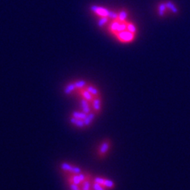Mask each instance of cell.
<instances>
[{
	"label": "cell",
	"instance_id": "1",
	"mask_svg": "<svg viewBox=\"0 0 190 190\" xmlns=\"http://www.w3.org/2000/svg\"><path fill=\"white\" fill-rule=\"evenodd\" d=\"M126 30L127 21H120L119 20H112V22L109 26V30L110 31V33H112L114 35Z\"/></svg>",
	"mask_w": 190,
	"mask_h": 190
},
{
	"label": "cell",
	"instance_id": "2",
	"mask_svg": "<svg viewBox=\"0 0 190 190\" xmlns=\"http://www.w3.org/2000/svg\"><path fill=\"white\" fill-rule=\"evenodd\" d=\"M117 39L120 42L123 44H128V43H132L135 38V33H131L128 30H124L122 32L118 33L115 35Z\"/></svg>",
	"mask_w": 190,
	"mask_h": 190
},
{
	"label": "cell",
	"instance_id": "3",
	"mask_svg": "<svg viewBox=\"0 0 190 190\" xmlns=\"http://www.w3.org/2000/svg\"><path fill=\"white\" fill-rule=\"evenodd\" d=\"M67 183L69 184H74V185H79L82 182H83L84 180L86 179V177L84 174H82L81 173H67Z\"/></svg>",
	"mask_w": 190,
	"mask_h": 190
},
{
	"label": "cell",
	"instance_id": "4",
	"mask_svg": "<svg viewBox=\"0 0 190 190\" xmlns=\"http://www.w3.org/2000/svg\"><path fill=\"white\" fill-rule=\"evenodd\" d=\"M60 169L65 173H81V170L79 167H75L73 165H70L67 162H62L60 164Z\"/></svg>",
	"mask_w": 190,
	"mask_h": 190
},
{
	"label": "cell",
	"instance_id": "5",
	"mask_svg": "<svg viewBox=\"0 0 190 190\" xmlns=\"http://www.w3.org/2000/svg\"><path fill=\"white\" fill-rule=\"evenodd\" d=\"M91 10L94 14L98 15L99 17H109V11H110L105 7H98V6H93L91 7Z\"/></svg>",
	"mask_w": 190,
	"mask_h": 190
},
{
	"label": "cell",
	"instance_id": "6",
	"mask_svg": "<svg viewBox=\"0 0 190 190\" xmlns=\"http://www.w3.org/2000/svg\"><path fill=\"white\" fill-rule=\"evenodd\" d=\"M94 182H98V184H100L101 185H102L105 188H113L114 187V183L112 182L111 180L105 179V178H102V177H96L95 180H94Z\"/></svg>",
	"mask_w": 190,
	"mask_h": 190
},
{
	"label": "cell",
	"instance_id": "7",
	"mask_svg": "<svg viewBox=\"0 0 190 190\" xmlns=\"http://www.w3.org/2000/svg\"><path fill=\"white\" fill-rule=\"evenodd\" d=\"M77 91L79 94V95H81V96L83 97V98L88 101L89 102H92L93 100L94 99V97L86 89V87L82 88V89H79V90H77Z\"/></svg>",
	"mask_w": 190,
	"mask_h": 190
},
{
	"label": "cell",
	"instance_id": "8",
	"mask_svg": "<svg viewBox=\"0 0 190 190\" xmlns=\"http://www.w3.org/2000/svg\"><path fill=\"white\" fill-rule=\"evenodd\" d=\"M109 148H110V141L109 139L103 141L101 144L100 148H99V154L101 156L105 155L107 152H108V151H109Z\"/></svg>",
	"mask_w": 190,
	"mask_h": 190
},
{
	"label": "cell",
	"instance_id": "9",
	"mask_svg": "<svg viewBox=\"0 0 190 190\" xmlns=\"http://www.w3.org/2000/svg\"><path fill=\"white\" fill-rule=\"evenodd\" d=\"M80 105H81V108L83 109V112H84L85 113L88 114L89 113L91 112V109L90 108V104H89V101L85 99H82L81 101H80Z\"/></svg>",
	"mask_w": 190,
	"mask_h": 190
},
{
	"label": "cell",
	"instance_id": "10",
	"mask_svg": "<svg viewBox=\"0 0 190 190\" xmlns=\"http://www.w3.org/2000/svg\"><path fill=\"white\" fill-rule=\"evenodd\" d=\"M92 103H93V108H94V110L95 111V113H98L101 110L100 97L94 98V99L93 100Z\"/></svg>",
	"mask_w": 190,
	"mask_h": 190
},
{
	"label": "cell",
	"instance_id": "11",
	"mask_svg": "<svg viewBox=\"0 0 190 190\" xmlns=\"http://www.w3.org/2000/svg\"><path fill=\"white\" fill-rule=\"evenodd\" d=\"M86 89L90 92V94H91L94 98L99 97V95H100L98 90L93 85H86Z\"/></svg>",
	"mask_w": 190,
	"mask_h": 190
},
{
	"label": "cell",
	"instance_id": "12",
	"mask_svg": "<svg viewBox=\"0 0 190 190\" xmlns=\"http://www.w3.org/2000/svg\"><path fill=\"white\" fill-rule=\"evenodd\" d=\"M70 122H71V124L75 125L76 127H79V128H83L86 126L84 120L77 119V118L73 117H71V118H70Z\"/></svg>",
	"mask_w": 190,
	"mask_h": 190
},
{
	"label": "cell",
	"instance_id": "13",
	"mask_svg": "<svg viewBox=\"0 0 190 190\" xmlns=\"http://www.w3.org/2000/svg\"><path fill=\"white\" fill-rule=\"evenodd\" d=\"M94 117H95V114H94V113L90 112V113H88L87 115H86V117L85 119H84V123H85L86 126L90 125V124L92 123V121L94 120Z\"/></svg>",
	"mask_w": 190,
	"mask_h": 190
},
{
	"label": "cell",
	"instance_id": "14",
	"mask_svg": "<svg viewBox=\"0 0 190 190\" xmlns=\"http://www.w3.org/2000/svg\"><path fill=\"white\" fill-rule=\"evenodd\" d=\"M75 90H77L76 89V86L75 85V83H69L66 86V87L64 89V92L66 94H71L73 91Z\"/></svg>",
	"mask_w": 190,
	"mask_h": 190
},
{
	"label": "cell",
	"instance_id": "15",
	"mask_svg": "<svg viewBox=\"0 0 190 190\" xmlns=\"http://www.w3.org/2000/svg\"><path fill=\"white\" fill-rule=\"evenodd\" d=\"M128 11L125 10H122L118 13V18L117 20L120 21H126L127 18H128Z\"/></svg>",
	"mask_w": 190,
	"mask_h": 190
},
{
	"label": "cell",
	"instance_id": "16",
	"mask_svg": "<svg viewBox=\"0 0 190 190\" xmlns=\"http://www.w3.org/2000/svg\"><path fill=\"white\" fill-rule=\"evenodd\" d=\"M167 7L166 5V2H161L160 4L158 5V15L162 17L164 16L166 12H167Z\"/></svg>",
	"mask_w": 190,
	"mask_h": 190
},
{
	"label": "cell",
	"instance_id": "17",
	"mask_svg": "<svg viewBox=\"0 0 190 190\" xmlns=\"http://www.w3.org/2000/svg\"><path fill=\"white\" fill-rule=\"evenodd\" d=\"M86 113H85L84 112H78V111H75V112H73L72 113V117L75 118H77V119H81V120H84L86 117Z\"/></svg>",
	"mask_w": 190,
	"mask_h": 190
},
{
	"label": "cell",
	"instance_id": "18",
	"mask_svg": "<svg viewBox=\"0 0 190 190\" xmlns=\"http://www.w3.org/2000/svg\"><path fill=\"white\" fill-rule=\"evenodd\" d=\"M127 30L130 31L131 33H135V34H136L137 28L136 26H135V24H133L132 22L127 21Z\"/></svg>",
	"mask_w": 190,
	"mask_h": 190
},
{
	"label": "cell",
	"instance_id": "19",
	"mask_svg": "<svg viewBox=\"0 0 190 190\" xmlns=\"http://www.w3.org/2000/svg\"><path fill=\"white\" fill-rule=\"evenodd\" d=\"M166 5H167V9H170L173 14H177L178 12V10H177V7H175V5L173 4L172 2H170V1H167L166 2Z\"/></svg>",
	"mask_w": 190,
	"mask_h": 190
},
{
	"label": "cell",
	"instance_id": "20",
	"mask_svg": "<svg viewBox=\"0 0 190 190\" xmlns=\"http://www.w3.org/2000/svg\"><path fill=\"white\" fill-rule=\"evenodd\" d=\"M75 83V85L76 86V89L79 90V89H82V88H85L86 86L87 85L86 83L83 80H78L76 82H74Z\"/></svg>",
	"mask_w": 190,
	"mask_h": 190
},
{
	"label": "cell",
	"instance_id": "21",
	"mask_svg": "<svg viewBox=\"0 0 190 190\" xmlns=\"http://www.w3.org/2000/svg\"><path fill=\"white\" fill-rule=\"evenodd\" d=\"M82 187L81 190H90V182L88 180H84L83 182H82Z\"/></svg>",
	"mask_w": 190,
	"mask_h": 190
},
{
	"label": "cell",
	"instance_id": "22",
	"mask_svg": "<svg viewBox=\"0 0 190 190\" xmlns=\"http://www.w3.org/2000/svg\"><path fill=\"white\" fill-rule=\"evenodd\" d=\"M109 17H100V19L98 21V26H103L105 24H106L109 21Z\"/></svg>",
	"mask_w": 190,
	"mask_h": 190
},
{
	"label": "cell",
	"instance_id": "23",
	"mask_svg": "<svg viewBox=\"0 0 190 190\" xmlns=\"http://www.w3.org/2000/svg\"><path fill=\"white\" fill-rule=\"evenodd\" d=\"M109 18L111 20H117L118 18V13L113 12V11H109Z\"/></svg>",
	"mask_w": 190,
	"mask_h": 190
},
{
	"label": "cell",
	"instance_id": "24",
	"mask_svg": "<svg viewBox=\"0 0 190 190\" xmlns=\"http://www.w3.org/2000/svg\"><path fill=\"white\" fill-rule=\"evenodd\" d=\"M93 188L94 190H104L105 189V187H103L102 185H101L100 184H98V182H94V183L93 184Z\"/></svg>",
	"mask_w": 190,
	"mask_h": 190
},
{
	"label": "cell",
	"instance_id": "25",
	"mask_svg": "<svg viewBox=\"0 0 190 190\" xmlns=\"http://www.w3.org/2000/svg\"><path fill=\"white\" fill-rule=\"evenodd\" d=\"M104 190H105V189H104Z\"/></svg>",
	"mask_w": 190,
	"mask_h": 190
}]
</instances>
